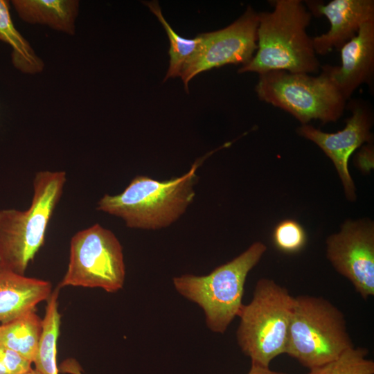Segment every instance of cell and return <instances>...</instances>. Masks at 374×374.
Segmentation results:
<instances>
[{
	"mask_svg": "<svg viewBox=\"0 0 374 374\" xmlns=\"http://www.w3.org/2000/svg\"><path fill=\"white\" fill-rule=\"evenodd\" d=\"M271 3V12L258 13L257 50L238 73H318L321 66L312 38L306 31L312 15L301 0H276Z\"/></svg>",
	"mask_w": 374,
	"mask_h": 374,
	"instance_id": "obj_1",
	"label": "cell"
},
{
	"mask_svg": "<svg viewBox=\"0 0 374 374\" xmlns=\"http://www.w3.org/2000/svg\"><path fill=\"white\" fill-rule=\"evenodd\" d=\"M200 163L196 161L187 172L169 180L136 176L120 194L102 197L96 209L120 217L132 229L157 230L169 226L193 202Z\"/></svg>",
	"mask_w": 374,
	"mask_h": 374,
	"instance_id": "obj_2",
	"label": "cell"
},
{
	"mask_svg": "<svg viewBox=\"0 0 374 374\" xmlns=\"http://www.w3.org/2000/svg\"><path fill=\"white\" fill-rule=\"evenodd\" d=\"M66 175L62 170H42L35 175L33 195L25 211L0 210V265L24 275L43 245L46 231L63 193Z\"/></svg>",
	"mask_w": 374,
	"mask_h": 374,
	"instance_id": "obj_3",
	"label": "cell"
},
{
	"mask_svg": "<svg viewBox=\"0 0 374 374\" xmlns=\"http://www.w3.org/2000/svg\"><path fill=\"white\" fill-rule=\"evenodd\" d=\"M295 298L272 279H260L253 298L242 304L238 317L237 341L251 364L269 367L274 359L285 354Z\"/></svg>",
	"mask_w": 374,
	"mask_h": 374,
	"instance_id": "obj_4",
	"label": "cell"
},
{
	"mask_svg": "<svg viewBox=\"0 0 374 374\" xmlns=\"http://www.w3.org/2000/svg\"><path fill=\"white\" fill-rule=\"evenodd\" d=\"M285 354L312 369L353 347L344 313L322 296L294 297Z\"/></svg>",
	"mask_w": 374,
	"mask_h": 374,
	"instance_id": "obj_5",
	"label": "cell"
},
{
	"mask_svg": "<svg viewBox=\"0 0 374 374\" xmlns=\"http://www.w3.org/2000/svg\"><path fill=\"white\" fill-rule=\"evenodd\" d=\"M267 250L261 242L253 243L232 260L215 268L208 275H182L173 278L177 291L204 310L207 326L224 333L242 305L244 287L249 271Z\"/></svg>",
	"mask_w": 374,
	"mask_h": 374,
	"instance_id": "obj_6",
	"label": "cell"
},
{
	"mask_svg": "<svg viewBox=\"0 0 374 374\" xmlns=\"http://www.w3.org/2000/svg\"><path fill=\"white\" fill-rule=\"evenodd\" d=\"M258 98L294 116L302 125L312 120L323 123L340 118L347 101L327 75L271 71L259 75L255 87Z\"/></svg>",
	"mask_w": 374,
	"mask_h": 374,
	"instance_id": "obj_7",
	"label": "cell"
},
{
	"mask_svg": "<svg viewBox=\"0 0 374 374\" xmlns=\"http://www.w3.org/2000/svg\"><path fill=\"white\" fill-rule=\"evenodd\" d=\"M123 248L110 230L95 224L71 239L69 262L60 287H99L115 292L123 286Z\"/></svg>",
	"mask_w": 374,
	"mask_h": 374,
	"instance_id": "obj_8",
	"label": "cell"
},
{
	"mask_svg": "<svg viewBox=\"0 0 374 374\" xmlns=\"http://www.w3.org/2000/svg\"><path fill=\"white\" fill-rule=\"evenodd\" d=\"M258 12L251 6L224 28L198 35L196 50L181 73L186 91L190 80L201 72L226 64L245 65L257 50Z\"/></svg>",
	"mask_w": 374,
	"mask_h": 374,
	"instance_id": "obj_9",
	"label": "cell"
},
{
	"mask_svg": "<svg viewBox=\"0 0 374 374\" xmlns=\"http://www.w3.org/2000/svg\"><path fill=\"white\" fill-rule=\"evenodd\" d=\"M326 256L364 300L374 295V226L366 220L347 221L328 237Z\"/></svg>",
	"mask_w": 374,
	"mask_h": 374,
	"instance_id": "obj_10",
	"label": "cell"
},
{
	"mask_svg": "<svg viewBox=\"0 0 374 374\" xmlns=\"http://www.w3.org/2000/svg\"><path fill=\"white\" fill-rule=\"evenodd\" d=\"M352 115L346 119L345 127L336 133H326L305 124L298 134L317 144L333 162L341 179L346 197L355 199V188L348 170V160L364 143L371 142L373 113L371 107L358 100L350 102Z\"/></svg>",
	"mask_w": 374,
	"mask_h": 374,
	"instance_id": "obj_11",
	"label": "cell"
},
{
	"mask_svg": "<svg viewBox=\"0 0 374 374\" xmlns=\"http://www.w3.org/2000/svg\"><path fill=\"white\" fill-rule=\"evenodd\" d=\"M304 4L312 15L325 16L330 24L327 33L312 37L317 55H325L333 49L340 51L363 24L374 18L373 0H333L327 4L305 1Z\"/></svg>",
	"mask_w": 374,
	"mask_h": 374,
	"instance_id": "obj_12",
	"label": "cell"
},
{
	"mask_svg": "<svg viewBox=\"0 0 374 374\" xmlns=\"http://www.w3.org/2000/svg\"><path fill=\"white\" fill-rule=\"evenodd\" d=\"M341 65L321 66L340 94L349 100L362 84H371L374 73V18L366 21L357 34L340 49Z\"/></svg>",
	"mask_w": 374,
	"mask_h": 374,
	"instance_id": "obj_13",
	"label": "cell"
},
{
	"mask_svg": "<svg viewBox=\"0 0 374 374\" xmlns=\"http://www.w3.org/2000/svg\"><path fill=\"white\" fill-rule=\"evenodd\" d=\"M49 281L26 277L0 265V323L35 310L52 294Z\"/></svg>",
	"mask_w": 374,
	"mask_h": 374,
	"instance_id": "obj_14",
	"label": "cell"
},
{
	"mask_svg": "<svg viewBox=\"0 0 374 374\" xmlns=\"http://www.w3.org/2000/svg\"><path fill=\"white\" fill-rule=\"evenodd\" d=\"M19 17L30 24H40L73 35L78 15V0H14Z\"/></svg>",
	"mask_w": 374,
	"mask_h": 374,
	"instance_id": "obj_15",
	"label": "cell"
},
{
	"mask_svg": "<svg viewBox=\"0 0 374 374\" xmlns=\"http://www.w3.org/2000/svg\"><path fill=\"white\" fill-rule=\"evenodd\" d=\"M42 319L35 309L0 324V344L33 362L42 332Z\"/></svg>",
	"mask_w": 374,
	"mask_h": 374,
	"instance_id": "obj_16",
	"label": "cell"
},
{
	"mask_svg": "<svg viewBox=\"0 0 374 374\" xmlns=\"http://www.w3.org/2000/svg\"><path fill=\"white\" fill-rule=\"evenodd\" d=\"M0 40L12 48V64L17 69L28 74L43 71L42 60L15 28L10 16L9 3L6 0H0Z\"/></svg>",
	"mask_w": 374,
	"mask_h": 374,
	"instance_id": "obj_17",
	"label": "cell"
},
{
	"mask_svg": "<svg viewBox=\"0 0 374 374\" xmlns=\"http://www.w3.org/2000/svg\"><path fill=\"white\" fill-rule=\"evenodd\" d=\"M59 288L52 292L48 300L45 315L42 319V332L33 361L35 370L42 374H57L58 372L56 364V345L60 325L57 303Z\"/></svg>",
	"mask_w": 374,
	"mask_h": 374,
	"instance_id": "obj_18",
	"label": "cell"
},
{
	"mask_svg": "<svg viewBox=\"0 0 374 374\" xmlns=\"http://www.w3.org/2000/svg\"><path fill=\"white\" fill-rule=\"evenodd\" d=\"M145 4L161 23L170 40V64L164 81L170 78L180 76L184 65L196 50L199 38L197 35L194 39H186L177 34L163 16L157 1Z\"/></svg>",
	"mask_w": 374,
	"mask_h": 374,
	"instance_id": "obj_19",
	"label": "cell"
},
{
	"mask_svg": "<svg viewBox=\"0 0 374 374\" xmlns=\"http://www.w3.org/2000/svg\"><path fill=\"white\" fill-rule=\"evenodd\" d=\"M368 353L366 348L353 346L307 374H374V362L366 357Z\"/></svg>",
	"mask_w": 374,
	"mask_h": 374,
	"instance_id": "obj_20",
	"label": "cell"
},
{
	"mask_svg": "<svg viewBox=\"0 0 374 374\" xmlns=\"http://www.w3.org/2000/svg\"><path fill=\"white\" fill-rule=\"evenodd\" d=\"M273 242L279 251L285 253L301 251L307 243V234L303 227L296 220L281 221L273 232Z\"/></svg>",
	"mask_w": 374,
	"mask_h": 374,
	"instance_id": "obj_21",
	"label": "cell"
},
{
	"mask_svg": "<svg viewBox=\"0 0 374 374\" xmlns=\"http://www.w3.org/2000/svg\"><path fill=\"white\" fill-rule=\"evenodd\" d=\"M31 364L19 353L0 344V374H23L32 369Z\"/></svg>",
	"mask_w": 374,
	"mask_h": 374,
	"instance_id": "obj_22",
	"label": "cell"
},
{
	"mask_svg": "<svg viewBox=\"0 0 374 374\" xmlns=\"http://www.w3.org/2000/svg\"><path fill=\"white\" fill-rule=\"evenodd\" d=\"M247 374H288L283 372L273 371L269 367H263L251 364V368Z\"/></svg>",
	"mask_w": 374,
	"mask_h": 374,
	"instance_id": "obj_23",
	"label": "cell"
},
{
	"mask_svg": "<svg viewBox=\"0 0 374 374\" xmlns=\"http://www.w3.org/2000/svg\"><path fill=\"white\" fill-rule=\"evenodd\" d=\"M23 374H42L40 373L39 371H37V370H33V369H31L29 371L25 373H23Z\"/></svg>",
	"mask_w": 374,
	"mask_h": 374,
	"instance_id": "obj_24",
	"label": "cell"
}]
</instances>
